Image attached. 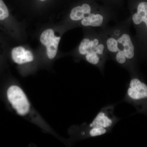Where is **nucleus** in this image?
Returning a JSON list of instances; mask_svg holds the SVG:
<instances>
[{
    "instance_id": "nucleus-2",
    "label": "nucleus",
    "mask_w": 147,
    "mask_h": 147,
    "mask_svg": "<svg viewBox=\"0 0 147 147\" xmlns=\"http://www.w3.org/2000/svg\"><path fill=\"white\" fill-rule=\"evenodd\" d=\"M85 28V36L78 47V54L103 73L105 63L109 57L102 31L100 28Z\"/></svg>"
},
{
    "instance_id": "nucleus-8",
    "label": "nucleus",
    "mask_w": 147,
    "mask_h": 147,
    "mask_svg": "<svg viewBox=\"0 0 147 147\" xmlns=\"http://www.w3.org/2000/svg\"><path fill=\"white\" fill-rule=\"evenodd\" d=\"M104 7H100L92 3H84L82 5L74 7L70 11L69 18L73 22H80L91 13L100 10Z\"/></svg>"
},
{
    "instance_id": "nucleus-3",
    "label": "nucleus",
    "mask_w": 147,
    "mask_h": 147,
    "mask_svg": "<svg viewBox=\"0 0 147 147\" xmlns=\"http://www.w3.org/2000/svg\"><path fill=\"white\" fill-rule=\"evenodd\" d=\"M7 96L12 108L19 115L28 117L35 113L26 93L19 86H10L7 90Z\"/></svg>"
},
{
    "instance_id": "nucleus-5",
    "label": "nucleus",
    "mask_w": 147,
    "mask_h": 147,
    "mask_svg": "<svg viewBox=\"0 0 147 147\" xmlns=\"http://www.w3.org/2000/svg\"><path fill=\"white\" fill-rule=\"evenodd\" d=\"M147 98V86L137 78L130 80L124 100H139Z\"/></svg>"
},
{
    "instance_id": "nucleus-1",
    "label": "nucleus",
    "mask_w": 147,
    "mask_h": 147,
    "mask_svg": "<svg viewBox=\"0 0 147 147\" xmlns=\"http://www.w3.org/2000/svg\"><path fill=\"white\" fill-rule=\"evenodd\" d=\"M130 17L113 26L101 29L109 58L129 69L135 57V46L129 32Z\"/></svg>"
},
{
    "instance_id": "nucleus-12",
    "label": "nucleus",
    "mask_w": 147,
    "mask_h": 147,
    "mask_svg": "<svg viewBox=\"0 0 147 147\" xmlns=\"http://www.w3.org/2000/svg\"><path fill=\"white\" fill-rule=\"evenodd\" d=\"M40 1H45V0H40Z\"/></svg>"
},
{
    "instance_id": "nucleus-9",
    "label": "nucleus",
    "mask_w": 147,
    "mask_h": 147,
    "mask_svg": "<svg viewBox=\"0 0 147 147\" xmlns=\"http://www.w3.org/2000/svg\"><path fill=\"white\" fill-rule=\"evenodd\" d=\"M130 20L134 25H144L147 30V2L139 3L136 10L131 13Z\"/></svg>"
},
{
    "instance_id": "nucleus-10",
    "label": "nucleus",
    "mask_w": 147,
    "mask_h": 147,
    "mask_svg": "<svg viewBox=\"0 0 147 147\" xmlns=\"http://www.w3.org/2000/svg\"><path fill=\"white\" fill-rule=\"evenodd\" d=\"M11 56L13 61L18 65L24 64L34 60L31 51L26 50L21 46L13 48L11 50Z\"/></svg>"
},
{
    "instance_id": "nucleus-6",
    "label": "nucleus",
    "mask_w": 147,
    "mask_h": 147,
    "mask_svg": "<svg viewBox=\"0 0 147 147\" xmlns=\"http://www.w3.org/2000/svg\"><path fill=\"white\" fill-rule=\"evenodd\" d=\"M111 129L90 127L86 123L82 126L72 127L70 129L71 135L78 139H86L101 136L110 132Z\"/></svg>"
},
{
    "instance_id": "nucleus-11",
    "label": "nucleus",
    "mask_w": 147,
    "mask_h": 147,
    "mask_svg": "<svg viewBox=\"0 0 147 147\" xmlns=\"http://www.w3.org/2000/svg\"><path fill=\"white\" fill-rule=\"evenodd\" d=\"M9 16L7 7L2 0H0V21H3Z\"/></svg>"
},
{
    "instance_id": "nucleus-4",
    "label": "nucleus",
    "mask_w": 147,
    "mask_h": 147,
    "mask_svg": "<svg viewBox=\"0 0 147 147\" xmlns=\"http://www.w3.org/2000/svg\"><path fill=\"white\" fill-rule=\"evenodd\" d=\"M115 106L108 105L103 107L98 112L90 123L88 125L90 127L111 129L115 126L119 119L114 114Z\"/></svg>"
},
{
    "instance_id": "nucleus-7",
    "label": "nucleus",
    "mask_w": 147,
    "mask_h": 147,
    "mask_svg": "<svg viewBox=\"0 0 147 147\" xmlns=\"http://www.w3.org/2000/svg\"><path fill=\"white\" fill-rule=\"evenodd\" d=\"M61 38V37L55 35L52 29H47L41 34L40 40L46 47L47 56L50 59H53L56 57Z\"/></svg>"
}]
</instances>
